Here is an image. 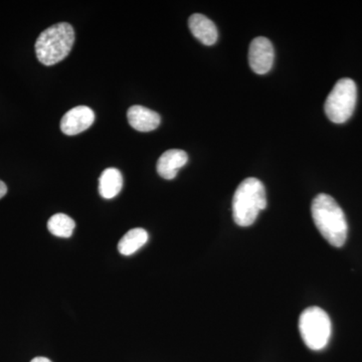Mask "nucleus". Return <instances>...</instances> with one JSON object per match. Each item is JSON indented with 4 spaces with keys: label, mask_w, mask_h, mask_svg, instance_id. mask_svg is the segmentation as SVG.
<instances>
[{
    "label": "nucleus",
    "mask_w": 362,
    "mask_h": 362,
    "mask_svg": "<svg viewBox=\"0 0 362 362\" xmlns=\"http://www.w3.org/2000/svg\"><path fill=\"white\" fill-rule=\"evenodd\" d=\"M311 214L319 233L331 246L340 247L345 244L349 226L341 207L332 197L317 195L312 202Z\"/></svg>",
    "instance_id": "obj_1"
},
{
    "label": "nucleus",
    "mask_w": 362,
    "mask_h": 362,
    "mask_svg": "<svg viewBox=\"0 0 362 362\" xmlns=\"http://www.w3.org/2000/svg\"><path fill=\"white\" fill-rule=\"evenodd\" d=\"M7 194V187L4 181L0 180V199Z\"/></svg>",
    "instance_id": "obj_14"
},
{
    "label": "nucleus",
    "mask_w": 362,
    "mask_h": 362,
    "mask_svg": "<svg viewBox=\"0 0 362 362\" xmlns=\"http://www.w3.org/2000/svg\"><path fill=\"white\" fill-rule=\"evenodd\" d=\"M75 228V221L65 214H54L47 221V230L59 238H70Z\"/></svg>",
    "instance_id": "obj_13"
},
{
    "label": "nucleus",
    "mask_w": 362,
    "mask_h": 362,
    "mask_svg": "<svg viewBox=\"0 0 362 362\" xmlns=\"http://www.w3.org/2000/svg\"><path fill=\"white\" fill-rule=\"evenodd\" d=\"M148 238V233L144 228H132L129 232L126 233L118 243V251L123 256H130L141 249L146 244Z\"/></svg>",
    "instance_id": "obj_12"
},
{
    "label": "nucleus",
    "mask_w": 362,
    "mask_h": 362,
    "mask_svg": "<svg viewBox=\"0 0 362 362\" xmlns=\"http://www.w3.org/2000/svg\"><path fill=\"white\" fill-rule=\"evenodd\" d=\"M188 161L187 152L180 149H170L164 152L157 161V173L166 180H175L178 170Z\"/></svg>",
    "instance_id": "obj_8"
},
{
    "label": "nucleus",
    "mask_w": 362,
    "mask_h": 362,
    "mask_svg": "<svg viewBox=\"0 0 362 362\" xmlns=\"http://www.w3.org/2000/svg\"><path fill=\"white\" fill-rule=\"evenodd\" d=\"M188 26L195 39L204 45H213L218 40V33L216 25L201 13H194L188 20Z\"/></svg>",
    "instance_id": "obj_10"
},
{
    "label": "nucleus",
    "mask_w": 362,
    "mask_h": 362,
    "mask_svg": "<svg viewBox=\"0 0 362 362\" xmlns=\"http://www.w3.org/2000/svg\"><path fill=\"white\" fill-rule=\"evenodd\" d=\"M274 47L272 42L264 37L252 40L249 49V65L258 75H265L273 66Z\"/></svg>",
    "instance_id": "obj_6"
},
{
    "label": "nucleus",
    "mask_w": 362,
    "mask_h": 362,
    "mask_svg": "<svg viewBox=\"0 0 362 362\" xmlns=\"http://www.w3.org/2000/svg\"><path fill=\"white\" fill-rule=\"evenodd\" d=\"M127 119L131 127L139 132H150L156 130L161 122L160 115L158 113L139 105H135L128 109Z\"/></svg>",
    "instance_id": "obj_9"
},
{
    "label": "nucleus",
    "mask_w": 362,
    "mask_h": 362,
    "mask_svg": "<svg viewBox=\"0 0 362 362\" xmlns=\"http://www.w3.org/2000/svg\"><path fill=\"white\" fill-rule=\"evenodd\" d=\"M267 207L266 189L263 183L254 177L243 180L233 199V218L238 226H252L259 214Z\"/></svg>",
    "instance_id": "obj_2"
},
{
    "label": "nucleus",
    "mask_w": 362,
    "mask_h": 362,
    "mask_svg": "<svg viewBox=\"0 0 362 362\" xmlns=\"http://www.w3.org/2000/svg\"><path fill=\"white\" fill-rule=\"evenodd\" d=\"M30 362H52L49 361V358H47V357H35V358H33L32 361Z\"/></svg>",
    "instance_id": "obj_15"
},
{
    "label": "nucleus",
    "mask_w": 362,
    "mask_h": 362,
    "mask_svg": "<svg viewBox=\"0 0 362 362\" xmlns=\"http://www.w3.org/2000/svg\"><path fill=\"white\" fill-rule=\"evenodd\" d=\"M357 88L351 78L338 81L324 105L326 116L331 122L342 124L349 120L356 106Z\"/></svg>",
    "instance_id": "obj_5"
},
{
    "label": "nucleus",
    "mask_w": 362,
    "mask_h": 362,
    "mask_svg": "<svg viewBox=\"0 0 362 362\" xmlns=\"http://www.w3.org/2000/svg\"><path fill=\"white\" fill-rule=\"evenodd\" d=\"M75 42V32L70 23H59L40 33L35 42V54L45 66H54L70 54Z\"/></svg>",
    "instance_id": "obj_3"
},
{
    "label": "nucleus",
    "mask_w": 362,
    "mask_h": 362,
    "mask_svg": "<svg viewBox=\"0 0 362 362\" xmlns=\"http://www.w3.org/2000/svg\"><path fill=\"white\" fill-rule=\"evenodd\" d=\"M95 121V113L87 106H78L66 112L61 121V130L66 135L80 134L89 129Z\"/></svg>",
    "instance_id": "obj_7"
},
{
    "label": "nucleus",
    "mask_w": 362,
    "mask_h": 362,
    "mask_svg": "<svg viewBox=\"0 0 362 362\" xmlns=\"http://www.w3.org/2000/svg\"><path fill=\"white\" fill-rule=\"evenodd\" d=\"M299 331L308 349L322 350L327 346L332 332L329 316L319 307H309L300 315Z\"/></svg>",
    "instance_id": "obj_4"
},
{
    "label": "nucleus",
    "mask_w": 362,
    "mask_h": 362,
    "mask_svg": "<svg viewBox=\"0 0 362 362\" xmlns=\"http://www.w3.org/2000/svg\"><path fill=\"white\" fill-rule=\"evenodd\" d=\"M123 187V177L117 168H107L99 178V194L106 199H114Z\"/></svg>",
    "instance_id": "obj_11"
}]
</instances>
